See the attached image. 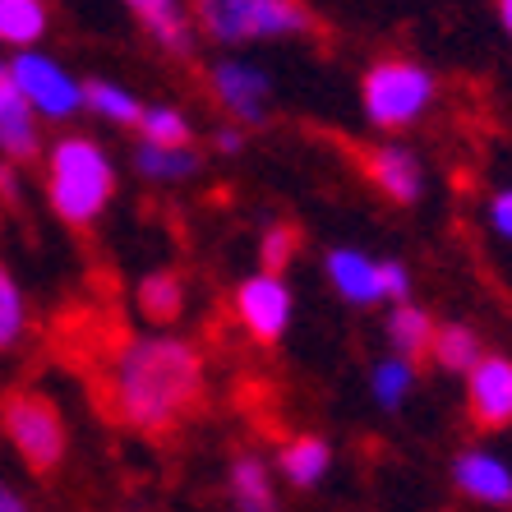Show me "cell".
I'll return each instance as SVG.
<instances>
[{"label":"cell","mask_w":512,"mask_h":512,"mask_svg":"<svg viewBox=\"0 0 512 512\" xmlns=\"http://www.w3.org/2000/svg\"><path fill=\"white\" fill-rule=\"evenodd\" d=\"M291 310H296V300H291V286L282 282V273L259 268L236 286V323L259 346H273L291 328Z\"/></svg>","instance_id":"8"},{"label":"cell","mask_w":512,"mask_h":512,"mask_svg":"<svg viewBox=\"0 0 512 512\" xmlns=\"http://www.w3.org/2000/svg\"><path fill=\"white\" fill-rule=\"evenodd\" d=\"M434 337H439V328H434V319H429L420 305H393V314H388V346H393V356L402 360H420L434 351Z\"/></svg>","instance_id":"20"},{"label":"cell","mask_w":512,"mask_h":512,"mask_svg":"<svg viewBox=\"0 0 512 512\" xmlns=\"http://www.w3.org/2000/svg\"><path fill=\"white\" fill-rule=\"evenodd\" d=\"M360 167H365V180H370L374 190L393 203H416L420 190H425V167H420V157L411 153V148H402V143L365 148Z\"/></svg>","instance_id":"9"},{"label":"cell","mask_w":512,"mask_h":512,"mask_svg":"<svg viewBox=\"0 0 512 512\" xmlns=\"http://www.w3.org/2000/svg\"><path fill=\"white\" fill-rule=\"evenodd\" d=\"M51 33V0H0V47L37 51Z\"/></svg>","instance_id":"19"},{"label":"cell","mask_w":512,"mask_h":512,"mask_svg":"<svg viewBox=\"0 0 512 512\" xmlns=\"http://www.w3.org/2000/svg\"><path fill=\"white\" fill-rule=\"evenodd\" d=\"M213 143H217V153H240V143H245V130L227 120V125L213 134Z\"/></svg>","instance_id":"29"},{"label":"cell","mask_w":512,"mask_h":512,"mask_svg":"<svg viewBox=\"0 0 512 512\" xmlns=\"http://www.w3.org/2000/svg\"><path fill=\"white\" fill-rule=\"evenodd\" d=\"M42 190H47L51 213L70 231L97 227V217L116 199V162L88 134H60L42 157Z\"/></svg>","instance_id":"2"},{"label":"cell","mask_w":512,"mask_h":512,"mask_svg":"<svg viewBox=\"0 0 512 512\" xmlns=\"http://www.w3.org/2000/svg\"><path fill=\"white\" fill-rule=\"evenodd\" d=\"M208 370L190 337L143 333L120 342L107 365V411L134 434H171L203 406Z\"/></svg>","instance_id":"1"},{"label":"cell","mask_w":512,"mask_h":512,"mask_svg":"<svg viewBox=\"0 0 512 512\" xmlns=\"http://www.w3.org/2000/svg\"><path fill=\"white\" fill-rule=\"evenodd\" d=\"M323 273L337 286V296L346 305H379L383 300V282H379V259L360 250H333L323 259Z\"/></svg>","instance_id":"15"},{"label":"cell","mask_w":512,"mask_h":512,"mask_svg":"<svg viewBox=\"0 0 512 512\" xmlns=\"http://www.w3.org/2000/svg\"><path fill=\"white\" fill-rule=\"evenodd\" d=\"M379 282H383V300H393V305H402L406 291H411V273L393 259H379Z\"/></svg>","instance_id":"27"},{"label":"cell","mask_w":512,"mask_h":512,"mask_svg":"<svg viewBox=\"0 0 512 512\" xmlns=\"http://www.w3.org/2000/svg\"><path fill=\"white\" fill-rule=\"evenodd\" d=\"M489 222H494V231H499L503 240H512V190L494 194V203H489Z\"/></svg>","instance_id":"28"},{"label":"cell","mask_w":512,"mask_h":512,"mask_svg":"<svg viewBox=\"0 0 512 512\" xmlns=\"http://www.w3.org/2000/svg\"><path fill=\"white\" fill-rule=\"evenodd\" d=\"M130 167L139 180H148V185H185V180L199 176L203 157L194 153V148H157V143H134L130 153Z\"/></svg>","instance_id":"18"},{"label":"cell","mask_w":512,"mask_h":512,"mask_svg":"<svg viewBox=\"0 0 512 512\" xmlns=\"http://www.w3.org/2000/svg\"><path fill=\"white\" fill-rule=\"evenodd\" d=\"M208 93L222 107V116L231 125H240V130L245 125H263V120L273 116V79L254 60L217 56L208 65Z\"/></svg>","instance_id":"7"},{"label":"cell","mask_w":512,"mask_h":512,"mask_svg":"<svg viewBox=\"0 0 512 512\" xmlns=\"http://www.w3.org/2000/svg\"><path fill=\"white\" fill-rule=\"evenodd\" d=\"M466 402H471V420L480 429L512 425V360H480L476 370L466 374Z\"/></svg>","instance_id":"10"},{"label":"cell","mask_w":512,"mask_h":512,"mask_svg":"<svg viewBox=\"0 0 512 512\" xmlns=\"http://www.w3.org/2000/svg\"><path fill=\"white\" fill-rule=\"evenodd\" d=\"M28 337V296L19 277L0 263V356L14 351V346Z\"/></svg>","instance_id":"23"},{"label":"cell","mask_w":512,"mask_h":512,"mask_svg":"<svg viewBox=\"0 0 512 512\" xmlns=\"http://www.w3.org/2000/svg\"><path fill=\"white\" fill-rule=\"evenodd\" d=\"M296 250H300V227H291V222H273V227L259 236L263 273H282L286 263L296 259Z\"/></svg>","instance_id":"26"},{"label":"cell","mask_w":512,"mask_h":512,"mask_svg":"<svg viewBox=\"0 0 512 512\" xmlns=\"http://www.w3.org/2000/svg\"><path fill=\"white\" fill-rule=\"evenodd\" d=\"M328 471H333V448L319 434H296L277 448V476L291 489H314Z\"/></svg>","instance_id":"17"},{"label":"cell","mask_w":512,"mask_h":512,"mask_svg":"<svg viewBox=\"0 0 512 512\" xmlns=\"http://www.w3.org/2000/svg\"><path fill=\"white\" fill-rule=\"evenodd\" d=\"M10 88L51 125H65L84 111V79H74L47 51H14L10 56Z\"/></svg>","instance_id":"6"},{"label":"cell","mask_w":512,"mask_h":512,"mask_svg":"<svg viewBox=\"0 0 512 512\" xmlns=\"http://www.w3.org/2000/svg\"><path fill=\"white\" fill-rule=\"evenodd\" d=\"M10 93V60H0V97Z\"/></svg>","instance_id":"32"},{"label":"cell","mask_w":512,"mask_h":512,"mask_svg":"<svg viewBox=\"0 0 512 512\" xmlns=\"http://www.w3.org/2000/svg\"><path fill=\"white\" fill-rule=\"evenodd\" d=\"M434 102V74L416 60H379L365 70L360 79V107H365V120H370L374 130H406V125H416L420 116L429 111Z\"/></svg>","instance_id":"5"},{"label":"cell","mask_w":512,"mask_h":512,"mask_svg":"<svg viewBox=\"0 0 512 512\" xmlns=\"http://www.w3.org/2000/svg\"><path fill=\"white\" fill-rule=\"evenodd\" d=\"M411 379H416V365L411 360H402V356H383L379 365H374V374H370V393H374V402L379 406H402L406 402V393H411Z\"/></svg>","instance_id":"25"},{"label":"cell","mask_w":512,"mask_h":512,"mask_svg":"<svg viewBox=\"0 0 512 512\" xmlns=\"http://www.w3.org/2000/svg\"><path fill=\"white\" fill-rule=\"evenodd\" d=\"M139 139L157 143V148H194V125L180 107H162L157 102V107H143Z\"/></svg>","instance_id":"22"},{"label":"cell","mask_w":512,"mask_h":512,"mask_svg":"<svg viewBox=\"0 0 512 512\" xmlns=\"http://www.w3.org/2000/svg\"><path fill=\"white\" fill-rule=\"evenodd\" d=\"M0 203H19V167L0 162Z\"/></svg>","instance_id":"30"},{"label":"cell","mask_w":512,"mask_h":512,"mask_svg":"<svg viewBox=\"0 0 512 512\" xmlns=\"http://www.w3.org/2000/svg\"><path fill=\"white\" fill-rule=\"evenodd\" d=\"M37 157H42V116L10 88L0 97V162L33 167Z\"/></svg>","instance_id":"13"},{"label":"cell","mask_w":512,"mask_h":512,"mask_svg":"<svg viewBox=\"0 0 512 512\" xmlns=\"http://www.w3.org/2000/svg\"><path fill=\"white\" fill-rule=\"evenodd\" d=\"M84 111L102 116L107 125H120V130H139L143 120V102L111 79H84Z\"/></svg>","instance_id":"21"},{"label":"cell","mask_w":512,"mask_h":512,"mask_svg":"<svg viewBox=\"0 0 512 512\" xmlns=\"http://www.w3.org/2000/svg\"><path fill=\"white\" fill-rule=\"evenodd\" d=\"M190 19L194 33L217 47H254L310 33V10L300 0H190Z\"/></svg>","instance_id":"4"},{"label":"cell","mask_w":512,"mask_h":512,"mask_svg":"<svg viewBox=\"0 0 512 512\" xmlns=\"http://www.w3.org/2000/svg\"><path fill=\"white\" fill-rule=\"evenodd\" d=\"M0 434L10 453L24 462L28 476L51 480L70 457V425L42 388H10L0 393Z\"/></svg>","instance_id":"3"},{"label":"cell","mask_w":512,"mask_h":512,"mask_svg":"<svg viewBox=\"0 0 512 512\" xmlns=\"http://www.w3.org/2000/svg\"><path fill=\"white\" fill-rule=\"evenodd\" d=\"M453 476H457V489H462L466 499L489 503V508L512 503V466L499 462L494 453H462L453 466Z\"/></svg>","instance_id":"16"},{"label":"cell","mask_w":512,"mask_h":512,"mask_svg":"<svg viewBox=\"0 0 512 512\" xmlns=\"http://www.w3.org/2000/svg\"><path fill=\"white\" fill-rule=\"evenodd\" d=\"M0 512H33V508H28V499L19 494V489L0 480Z\"/></svg>","instance_id":"31"},{"label":"cell","mask_w":512,"mask_h":512,"mask_svg":"<svg viewBox=\"0 0 512 512\" xmlns=\"http://www.w3.org/2000/svg\"><path fill=\"white\" fill-rule=\"evenodd\" d=\"M120 5L134 14V24L153 37L167 56H190L194 51L190 5H180V0H120Z\"/></svg>","instance_id":"11"},{"label":"cell","mask_w":512,"mask_h":512,"mask_svg":"<svg viewBox=\"0 0 512 512\" xmlns=\"http://www.w3.org/2000/svg\"><path fill=\"white\" fill-rule=\"evenodd\" d=\"M227 499L236 512H277L273 466L259 453H236L227 466Z\"/></svg>","instance_id":"14"},{"label":"cell","mask_w":512,"mask_h":512,"mask_svg":"<svg viewBox=\"0 0 512 512\" xmlns=\"http://www.w3.org/2000/svg\"><path fill=\"white\" fill-rule=\"evenodd\" d=\"M434 365L439 370H453V374H471L480 365V342L471 328H462V323H448V328H439V337H434Z\"/></svg>","instance_id":"24"},{"label":"cell","mask_w":512,"mask_h":512,"mask_svg":"<svg viewBox=\"0 0 512 512\" xmlns=\"http://www.w3.org/2000/svg\"><path fill=\"white\" fill-rule=\"evenodd\" d=\"M499 19H503V28L512 33V0H499Z\"/></svg>","instance_id":"33"},{"label":"cell","mask_w":512,"mask_h":512,"mask_svg":"<svg viewBox=\"0 0 512 512\" xmlns=\"http://www.w3.org/2000/svg\"><path fill=\"white\" fill-rule=\"evenodd\" d=\"M185 305H190V282L176 268H153L134 282V310L153 328H176L185 319Z\"/></svg>","instance_id":"12"}]
</instances>
